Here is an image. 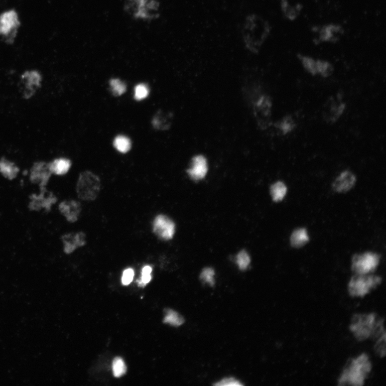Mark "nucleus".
<instances>
[{"label": "nucleus", "instance_id": "f257e3e1", "mask_svg": "<svg viewBox=\"0 0 386 386\" xmlns=\"http://www.w3.org/2000/svg\"><path fill=\"white\" fill-rule=\"evenodd\" d=\"M272 27L262 16L251 14L244 20L242 38L245 48L250 53L258 54L269 38Z\"/></svg>", "mask_w": 386, "mask_h": 386}, {"label": "nucleus", "instance_id": "f03ea898", "mask_svg": "<svg viewBox=\"0 0 386 386\" xmlns=\"http://www.w3.org/2000/svg\"><path fill=\"white\" fill-rule=\"evenodd\" d=\"M372 365L365 353L353 359L346 366L338 380V385H363L365 378L371 371Z\"/></svg>", "mask_w": 386, "mask_h": 386}, {"label": "nucleus", "instance_id": "7ed1b4c3", "mask_svg": "<svg viewBox=\"0 0 386 386\" xmlns=\"http://www.w3.org/2000/svg\"><path fill=\"white\" fill-rule=\"evenodd\" d=\"M100 186L97 176L90 171L81 173L76 187L78 198L85 201L95 200L100 192Z\"/></svg>", "mask_w": 386, "mask_h": 386}, {"label": "nucleus", "instance_id": "20e7f679", "mask_svg": "<svg viewBox=\"0 0 386 386\" xmlns=\"http://www.w3.org/2000/svg\"><path fill=\"white\" fill-rule=\"evenodd\" d=\"M377 321L374 313L355 314L352 319L350 329L357 340L364 341L372 336Z\"/></svg>", "mask_w": 386, "mask_h": 386}, {"label": "nucleus", "instance_id": "39448f33", "mask_svg": "<svg viewBox=\"0 0 386 386\" xmlns=\"http://www.w3.org/2000/svg\"><path fill=\"white\" fill-rule=\"evenodd\" d=\"M381 282V278L377 276L356 274L349 283V293L352 297H364Z\"/></svg>", "mask_w": 386, "mask_h": 386}, {"label": "nucleus", "instance_id": "423d86ee", "mask_svg": "<svg viewBox=\"0 0 386 386\" xmlns=\"http://www.w3.org/2000/svg\"><path fill=\"white\" fill-rule=\"evenodd\" d=\"M272 100L266 94H262L253 102V112L259 127L266 130L271 124Z\"/></svg>", "mask_w": 386, "mask_h": 386}, {"label": "nucleus", "instance_id": "0eeeda50", "mask_svg": "<svg viewBox=\"0 0 386 386\" xmlns=\"http://www.w3.org/2000/svg\"><path fill=\"white\" fill-rule=\"evenodd\" d=\"M20 25L18 15L15 11H7L0 15V36L7 43L13 42Z\"/></svg>", "mask_w": 386, "mask_h": 386}, {"label": "nucleus", "instance_id": "6e6552de", "mask_svg": "<svg viewBox=\"0 0 386 386\" xmlns=\"http://www.w3.org/2000/svg\"><path fill=\"white\" fill-rule=\"evenodd\" d=\"M380 261V256L372 252L357 254L352 260V270L356 274H368L373 272Z\"/></svg>", "mask_w": 386, "mask_h": 386}, {"label": "nucleus", "instance_id": "1a4fd4ad", "mask_svg": "<svg viewBox=\"0 0 386 386\" xmlns=\"http://www.w3.org/2000/svg\"><path fill=\"white\" fill-rule=\"evenodd\" d=\"M313 30L317 34L314 42L317 44L336 43L339 41L344 33L343 28L336 24L314 28Z\"/></svg>", "mask_w": 386, "mask_h": 386}, {"label": "nucleus", "instance_id": "9d476101", "mask_svg": "<svg viewBox=\"0 0 386 386\" xmlns=\"http://www.w3.org/2000/svg\"><path fill=\"white\" fill-rule=\"evenodd\" d=\"M345 107V104L339 98L331 97L323 108V118L328 123H334L343 115Z\"/></svg>", "mask_w": 386, "mask_h": 386}, {"label": "nucleus", "instance_id": "9b49d317", "mask_svg": "<svg viewBox=\"0 0 386 386\" xmlns=\"http://www.w3.org/2000/svg\"><path fill=\"white\" fill-rule=\"evenodd\" d=\"M175 224L169 217L159 215L154 220L153 231L159 238L165 240L171 239L175 233Z\"/></svg>", "mask_w": 386, "mask_h": 386}, {"label": "nucleus", "instance_id": "f8f14e48", "mask_svg": "<svg viewBox=\"0 0 386 386\" xmlns=\"http://www.w3.org/2000/svg\"><path fill=\"white\" fill-rule=\"evenodd\" d=\"M52 174L49 164L44 162H38L34 164L31 171V182L40 187L41 191L45 190L46 186Z\"/></svg>", "mask_w": 386, "mask_h": 386}, {"label": "nucleus", "instance_id": "ddd939ff", "mask_svg": "<svg viewBox=\"0 0 386 386\" xmlns=\"http://www.w3.org/2000/svg\"><path fill=\"white\" fill-rule=\"evenodd\" d=\"M31 202L29 204V208L31 210H40L43 208L46 211H49L51 209L53 204L56 203L57 199L56 196L46 190V189L41 191L40 194L31 195L30 197Z\"/></svg>", "mask_w": 386, "mask_h": 386}, {"label": "nucleus", "instance_id": "4468645a", "mask_svg": "<svg viewBox=\"0 0 386 386\" xmlns=\"http://www.w3.org/2000/svg\"><path fill=\"white\" fill-rule=\"evenodd\" d=\"M208 171L207 160L204 156H195L192 159L191 166L187 170L188 175L194 180H199L206 177Z\"/></svg>", "mask_w": 386, "mask_h": 386}, {"label": "nucleus", "instance_id": "2eb2a0df", "mask_svg": "<svg viewBox=\"0 0 386 386\" xmlns=\"http://www.w3.org/2000/svg\"><path fill=\"white\" fill-rule=\"evenodd\" d=\"M356 176L349 171H345L335 180L333 184V190L340 193L348 192L355 185Z\"/></svg>", "mask_w": 386, "mask_h": 386}, {"label": "nucleus", "instance_id": "dca6fc26", "mask_svg": "<svg viewBox=\"0 0 386 386\" xmlns=\"http://www.w3.org/2000/svg\"><path fill=\"white\" fill-rule=\"evenodd\" d=\"M283 16L289 21H294L301 15L303 5L301 0H281Z\"/></svg>", "mask_w": 386, "mask_h": 386}, {"label": "nucleus", "instance_id": "f3484780", "mask_svg": "<svg viewBox=\"0 0 386 386\" xmlns=\"http://www.w3.org/2000/svg\"><path fill=\"white\" fill-rule=\"evenodd\" d=\"M24 85V95L29 98L33 96L41 82V76L36 71H29L24 74L22 77Z\"/></svg>", "mask_w": 386, "mask_h": 386}, {"label": "nucleus", "instance_id": "a211bd4d", "mask_svg": "<svg viewBox=\"0 0 386 386\" xmlns=\"http://www.w3.org/2000/svg\"><path fill=\"white\" fill-rule=\"evenodd\" d=\"M59 209L61 213L65 216L68 222L74 223L80 216L81 206L80 203L77 201L69 200L61 202Z\"/></svg>", "mask_w": 386, "mask_h": 386}, {"label": "nucleus", "instance_id": "6ab92c4d", "mask_svg": "<svg viewBox=\"0 0 386 386\" xmlns=\"http://www.w3.org/2000/svg\"><path fill=\"white\" fill-rule=\"evenodd\" d=\"M66 253H72L77 248L85 245V235L83 232L66 234L62 237Z\"/></svg>", "mask_w": 386, "mask_h": 386}, {"label": "nucleus", "instance_id": "aec40b11", "mask_svg": "<svg viewBox=\"0 0 386 386\" xmlns=\"http://www.w3.org/2000/svg\"><path fill=\"white\" fill-rule=\"evenodd\" d=\"M160 3L158 0H144L140 19L153 20L160 16Z\"/></svg>", "mask_w": 386, "mask_h": 386}, {"label": "nucleus", "instance_id": "412c9836", "mask_svg": "<svg viewBox=\"0 0 386 386\" xmlns=\"http://www.w3.org/2000/svg\"><path fill=\"white\" fill-rule=\"evenodd\" d=\"M172 120L173 115L172 113L160 110L154 115L152 124L156 130L167 131L171 128Z\"/></svg>", "mask_w": 386, "mask_h": 386}, {"label": "nucleus", "instance_id": "4be33fe9", "mask_svg": "<svg viewBox=\"0 0 386 386\" xmlns=\"http://www.w3.org/2000/svg\"><path fill=\"white\" fill-rule=\"evenodd\" d=\"M309 237L305 228H298L295 230L290 237L291 246L294 248H301L309 242Z\"/></svg>", "mask_w": 386, "mask_h": 386}, {"label": "nucleus", "instance_id": "5701e85b", "mask_svg": "<svg viewBox=\"0 0 386 386\" xmlns=\"http://www.w3.org/2000/svg\"><path fill=\"white\" fill-rule=\"evenodd\" d=\"M19 171L14 163L5 159L0 160V172L5 178L13 180L17 177Z\"/></svg>", "mask_w": 386, "mask_h": 386}, {"label": "nucleus", "instance_id": "b1692460", "mask_svg": "<svg viewBox=\"0 0 386 386\" xmlns=\"http://www.w3.org/2000/svg\"><path fill=\"white\" fill-rule=\"evenodd\" d=\"M52 173L57 175H64L71 167V162L66 159H59L49 164Z\"/></svg>", "mask_w": 386, "mask_h": 386}, {"label": "nucleus", "instance_id": "393cba45", "mask_svg": "<svg viewBox=\"0 0 386 386\" xmlns=\"http://www.w3.org/2000/svg\"><path fill=\"white\" fill-rule=\"evenodd\" d=\"M144 0H126L124 11L136 19H140Z\"/></svg>", "mask_w": 386, "mask_h": 386}, {"label": "nucleus", "instance_id": "a878e982", "mask_svg": "<svg viewBox=\"0 0 386 386\" xmlns=\"http://www.w3.org/2000/svg\"><path fill=\"white\" fill-rule=\"evenodd\" d=\"M298 58L306 71L312 76L318 75V59H315L310 56H304L302 54L298 55Z\"/></svg>", "mask_w": 386, "mask_h": 386}, {"label": "nucleus", "instance_id": "bb28decb", "mask_svg": "<svg viewBox=\"0 0 386 386\" xmlns=\"http://www.w3.org/2000/svg\"><path fill=\"white\" fill-rule=\"evenodd\" d=\"M275 125L276 128L279 130L283 135H286L295 129L296 124L293 117L288 115L276 123Z\"/></svg>", "mask_w": 386, "mask_h": 386}, {"label": "nucleus", "instance_id": "cd10ccee", "mask_svg": "<svg viewBox=\"0 0 386 386\" xmlns=\"http://www.w3.org/2000/svg\"><path fill=\"white\" fill-rule=\"evenodd\" d=\"M287 193V187L282 182L273 185L271 188V194L275 202H279L284 199Z\"/></svg>", "mask_w": 386, "mask_h": 386}, {"label": "nucleus", "instance_id": "c85d7f7f", "mask_svg": "<svg viewBox=\"0 0 386 386\" xmlns=\"http://www.w3.org/2000/svg\"><path fill=\"white\" fill-rule=\"evenodd\" d=\"M185 320L180 314L172 310H167L164 322L173 326H180L184 324Z\"/></svg>", "mask_w": 386, "mask_h": 386}, {"label": "nucleus", "instance_id": "c756f323", "mask_svg": "<svg viewBox=\"0 0 386 386\" xmlns=\"http://www.w3.org/2000/svg\"><path fill=\"white\" fill-rule=\"evenodd\" d=\"M113 144L117 151L123 154L128 152L132 146L130 140L122 136L116 137Z\"/></svg>", "mask_w": 386, "mask_h": 386}, {"label": "nucleus", "instance_id": "7c9ffc66", "mask_svg": "<svg viewBox=\"0 0 386 386\" xmlns=\"http://www.w3.org/2000/svg\"><path fill=\"white\" fill-rule=\"evenodd\" d=\"M334 72V68L332 64L326 60L318 59V75L322 77H328L332 76Z\"/></svg>", "mask_w": 386, "mask_h": 386}, {"label": "nucleus", "instance_id": "2f4dec72", "mask_svg": "<svg viewBox=\"0 0 386 386\" xmlns=\"http://www.w3.org/2000/svg\"><path fill=\"white\" fill-rule=\"evenodd\" d=\"M112 368L113 374L116 377L122 376L127 371V367H126L124 361L120 357H116L114 359Z\"/></svg>", "mask_w": 386, "mask_h": 386}, {"label": "nucleus", "instance_id": "473e14b6", "mask_svg": "<svg viewBox=\"0 0 386 386\" xmlns=\"http://www.w3.org/2000/svg\"><path fill=\"white\" fill-rule=\"evenodd\" d=\"M109 84L115 96H120L126 91V85L119 79H112L110 81Z\"/></svg>", "mask_w": 386, "mask_h": 386}, {"label": "nucleus", "instance_id": "72a5a7b5", "mask_svg": "<svg viewBox=\"0 0 386 386\" xmlns=\"http://www.w3.org/2000/svg\"><path fill=\"white\" fill-rule=\"evenodd\" d=\"M236 261H237L239 269L244 271L247 269L250 262V259L247 252L245 250H242L238 254Z\"/></svg>", "mask_w": 386, "mask_h": 386}, {"label": "nucleus", "instance_id": "f704fd0d", "mask_svg": "<svg viewBox=\"0 0 386 386\" xmlns=\"http://www.w3.org/2000/svg\"><path fill=\"white\" fill-rule=\"evenodd\" d=\"M149 94L148 86L145 84H140L136 86L135 98L137 100L146 98Z\"/></svg>", "mask_w": 386, "mask_h": 386}, {"label": "nucleus", "instance_id": "c9c22d12", "mask_svg": "<svg viewBox=\"0 0 386 386\" xmlns=\"http://www.w3.org/2000/svg\"><path fill=\"white\" fill-rule=\"evenodd\" d=\"M214 275V271L210 268H207L202 272L200 279L204 282L208 283L210 286H213L215 284Z\"/></svg>", "mask_w": 386, "mask_h": 386}, {"label": "nucleus", "instance_id": "e433bc0d", "mask_svg": "<svg viewBox=\"0 0 386 386\" xmlns=\"http://www.w3.org/2000/svg\"><path fill=\"white\" fill-rule=\"evenodd\" d=\"M375 351L379 355L383 357L385 355V335L378 338L377 342L375 345Z\"/></svg>", "mask_w": 386, "mask_h": 386}, {"label": "nucleus", "instance_id": "4c0bfd02", "mask_svg": "<svg viewBox=\"0 0 386 386\" xmlns=\"http://www.w3.org/2000/svg\"><path fill=\"white\" fill-rule=\"evenodd\" d=\"M152 272V268L149 266H145L143 270V273H142V279L141 283L142 285H146L151 281L152 276L151 273Z\"/></svg>", "mask_w": 386, "mask_h": 386}, {"label": "nucleus", "instance_id": "58836bf2", "mask_svg": "<svg viewBox=\"0 0 386 386\" xmlns=\"http://www.w3.org/2000/svg\"><path fill=\"white\" fill-rule=\"evenodd\" d=\"M214 385L217 386H240L242 385V384L233 377H227L224 378V379L217 382Z\"/></svg>", "mask_w": 386, "mask_h": 386}, {"label": "nucleus", "instance_id": "ea45409f", "mask_svg": "<svg viewBox=\"0 0 386 386\" xmlns=\"http://www.w3.org/2000/svg\"><path fill=\"white\" fill-rule=\"evenodd\" d=\"M134 277H135V272L133 270L129 269L123 272L122 282L124 286H127L132 282Z\"/></svg>", "mask_w": 386, "mask_h": 386}]
</instances>
